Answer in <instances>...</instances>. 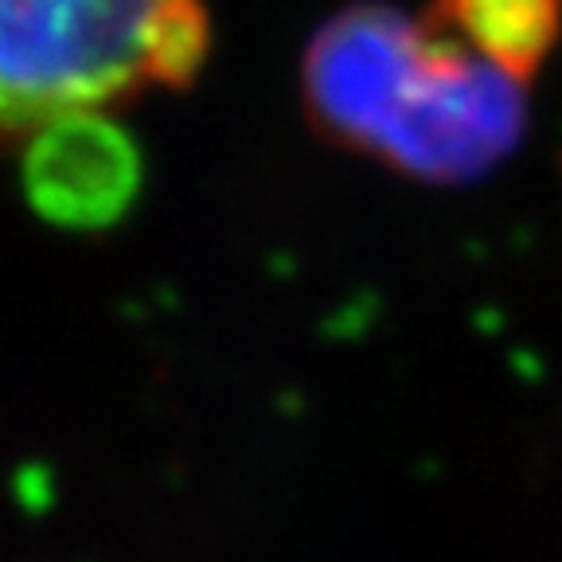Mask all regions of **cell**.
I'll return each instance as SVG.
<instances>
[{
  "label": "cell",
  "mask_w": 562,
  "mask_h": 562,
  "mask_svg": "<svg viewBox=\"0 0 562 562\" xmlns=\"http://www.w3.org/2000/svg\"><path fill=\"white\" fill-rule=\"evenodd\" d=\"M301 79L316 130L422 184L481 180L527 125V82L391 4H351L321 24Z\"/></svg>",
  "instance_id": "6da1fadb"
},
{
  "label": "cell",
  "mask_w": 562,
  "mask_h": 562,
  "mask_svg": "<svg viewBox=\"0 0 562 562\" xmlns=\"http://www.w3.org/2000/svg\"><path fill=\"white\" fill-rule=\"evenodd\" d=\"M203 59V0H0V140L184 87Z\"/></svg>",
  "instance_id": "7a4b0ae2"
},
{
  "label": "cell",
  "mask_w": 562,
  "mask_h": 562,
  "mask_svg": "<svg viewBox=\"0 0 562 562\" xmlns=\"http://www.w3.org/2000/svg\"><path fill=\"white\" fill-rule=\"evenodd\" d=\"M27 188L59 223L114 220L137 188V153L105 114H75L27 137Z\"/></svg>",
  "instance_id": "3957f363"
},
{
  "label": "cell",
  "mask_w": 562,
  "mask_h": 562,
  "mask_svg": "<svg viewBox=\"0 0 562 562\" xmlns=\"http://www.w3.org/2000/svg\"><path fill=\"white\" fill-rule=\"evenodd\" d=\"M426 16L496 70L531 82L562 32V0H434Z\"/></svg>",
  "instance_id": "277c9868"
}]
</instances>
